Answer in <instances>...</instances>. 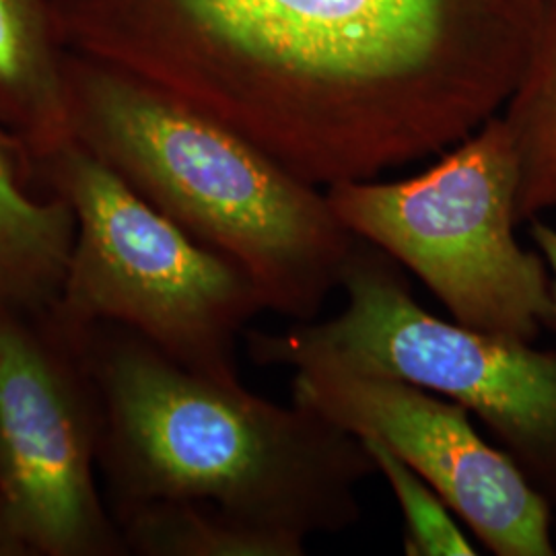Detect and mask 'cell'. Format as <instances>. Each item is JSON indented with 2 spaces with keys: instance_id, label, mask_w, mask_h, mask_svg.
<instances>
[{
  "instance_id": "obj_1",
  "label": "cell",
  "mask_w": 556,
  "mask_h": 556,
  "mask_svg": "<svg viewBox=\"0 0 556 556\" xmlns=\"http://www.w3.org/2000/svg\"><path fill=\"white\" fill-rule=\"evenodd\" d=\"M546 0H52L66 50L314 186L445 153L501 114Z\"/></svg>"
},
{
  "instance_id": "obj_2",
  "label": "cell",
  "mask_w": 556,
  "mask_h": 556,
  "mask_svg": "<svg viewBox=\"0 0 556 556\" xmlns=\"http://www.w3.org/2000/svg\"><path fill=\"white\" fill-rule=\"evenodd\" d=\"M66 340L98 404V464L112 516L153 501H194L305 542L361 519L358 491L378 468L353 433L239 379L188 369L118 326Z\"/></svg>"
},
{
  "instance_id": "obj_3",
  "label": "cell",
  "mask_w": 556,
  "mask_h": 556,
  "mask_svg": "<svg viewBox=\"0 0 556 556\" xmlns=\"http://www.w3.org/2000/svg\"><path fill=\"white\" fill-rule=\"evenodd\" d=\"M73 135L188 236L231 260L264 309L318 319L357 245L326 192L197 108L66 50Z\"/></svg>"
},
{
  "instance_id": "obj_4",
  "label": "cell",
  "mask_w": 556,
  "mask_h": 556,
  "mask_svg": "<svg viewBox=\"0 0 556 556\" xmlns=\"http://www.w3.org/2000/svg\"><path fill=\"white\" fill-rule=\"evenodd\" d=\"M40 178L75 215L60 295L46 316L60 334L118 326L188 369L239 379V340L264 309L248 275L188 236L77 140L41 165Z\"/></svg>"
},
{
  "instance_id": "obj_5",
  "label": "cell",
  "mask_w": 556,
  "mask_h": 556,
  "mask_svg": "<svg viewBox=\"0 0 556 556\" xmlns=\"http://www.w3.org/2000/svg\"><path fill=\"white\" fill-rule=\"evenodd\" d=\"M334 318L287 330H248V355L262 367L334 363L402 379L450 397L480 418L556 514V353L429 314L400 264L358 239Z\"/></svg>"
},
{
  "instance_id": "obj_6",
  "label": "cell",
  "mask_w": 556,
  "mask_h": 556,
  "mask_svg": "<svg viewBox=\"0 0 556 556\" xmlns=\"http://www.w3.org/2000/svg\"><path fill=\"white\" fill-rule=\"evenodd\" d=\"M519 165L501 114L413 178L326 188L340 223L408 268L450 318L534 342L556 328L551 273L516 238Z\"/></svg>"
},
{
  "instance_id": "obj_7",
  "label": "cell",
  "mask_w": 556,
  "mask_h": 556,
  "mask_svg": "<svg viewBox=\"0 0 556 556\" xmlns=\"http://www.w3.org/2000/svg\"><path fill=\"white\" fill-rule=\"evenodd\" d=\"M100 417L77 351L0 312V521L25 556L126 555L98 489Z\"/></svg>"
},
{
  "instance_id": "obj_8",
  "label": "cell",
  "mask_w": 556,
  "mask_h": 556,
  "mask_svg": "<svg viewBox=\"0 0 556 556\" xmlns=\"http://www.w3.org/2000/svg\"><path fill=\"white\" fill-rule=\"evenodd\" d=\"M293 402L358 439H376L425 478L497 556H555L553 507L470 413L402 379L334 363L305 365Z\"/></svg>"
},
{
  "instance_id": "obj_9",
  "label": "cell",
  "mask_w": 556,
  "mask_h": 556,
  "mask_svg": "<svg viewBox=\"0 0 556 556\" xmlns=\"http://www.w3.org/2000/svg\"><path fill=\"white\" fill-rule=\"evenodd\" d=\"M52 0H0V128L40 172L75 142Z\"/></svg>"
},
{
  "instance_id": "obj_10",
  "label": "cell",
  "mask_w": 556,
  "mask_h": 556,
  "mask_svg": "<svg viewBox=\"0 0 556 556\" xmlns=\"http://www.w3.org/2000/svg\"><path fill=\"white\" fill-rule=\"evenodd\" d=\"M0 128V312L43 318L60 295L75 241V215Z\"/></svg>"
},
{
  "instance_id": "obj_11",
  "label": "cell",
  "mask_w": 556,
  "mask_h": 556,
  "mask_svg": "<svg viewBox=\"0 0 556 556\" xmlns=\"http://www.w3.org/2000/svg\"><path fill=\"white\" fill-rule=\"evenodd\" d=\"M126 553L140 556H303L307 542L194 501H153L114 514Z\"/></svg>"
},
{
  "instance_id": "obj_12",
  "label": "cell",
  "mask_w": 556,
  "mask_h": 556,
  "mask_svg": "<svg viewBox=\"0 0 556 556\" xmlns=\"http://www.w3.org/2000/svg\"><path fill=\"white\" fill-rule=\"evenodd\" d=\"M519 165V223L556 211V0H546L514 93L501 110Z\"/></svg>"
},
{
  "instance_id": "obj_13",
  "label": "cell",
  "mask_w": 556,
  "mask_h": 556,
  "mask_svg": "<svg viewBox=\"0 0 556 556\" xmlns=\"http://www.w3.org/2000/svg\"><path fill=\"white\" fill-rule=\"evenodd\" d=\"M388 482L404 517V555L475 556V544L462 532L450 505L438 491L376 439H361Z\"/></svg>"
},
{
  "instance_id": "obj_14",
  "label": "cell",
  "mask_w": 556,
  "mask_h": 556,
  "mask_svg": "<svg viewBox=\"0 0 556 556\" xmlns=\"http://www.w3.org/2000/svg\"><path fill=\"white\" fill-rule=\"evenodd\" d=\"M530 236L536 245L538 252L542 254V258L548 266L551 273V289H553V301H555L556 309V229L553 225H548L542 217L530 220Z\"/></svg>"
},
{
  "instance_id": "obj_15",
  "label": "cell",
  "mask_w": 556,
  "mask_h": 556,
  "mask_svg": "<svg viewBox=\"0 0 556 556\" xmlns=\"http://www.w3.org/2000/svg\"><path fill=\"white\" fill-rule=\"evenodd\" d=\"M555 538H556V530H555Z\"/></svg>"
}]
</instances>
